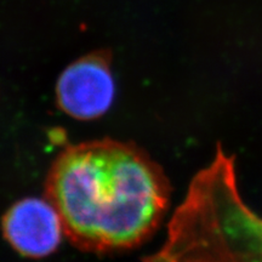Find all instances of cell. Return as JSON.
Listing matches in <instances>:
<instances>
[{"mask_svg":"<svg viewBox=\"0 0 262 262\" xmlns=\"http://www.w3.org/2000/svg\"><path fill=\"white\" fill-rule=\"evenodd\" d=\"M45 198L72 244L90 253L139 247L169 208L170 183L143 149L112 139L71 145L54 160Z\"/></svg>","mask_w":262,"mask_h":262,"instance_id":"1","label":"cell"},{"mask_svg":"<svg viewBox=\"0 0 262 262\" xmlns=\"http://www.w3.org/2000/svg\"><path fill=\"white\" fill-rule=\"evenodd\" d=\"M116 84L106 52H94L62 72L56 85L58 107L79 120L102 117L112 106Z\"/></svg>","mask_w":262,"mask_h":262,"instance_id":"3","label":"cell"},{"mask_svg":"<svg viewBox=\"0 0 262 262\" xmlns=\"http://www.w3.org/2000/svg\"><path fill=\"white\" fill-rule=\"evenodd\" d=\"M2 229L17 253L32 258L54 253L64 234L60 215L47 198H26L16 203L3 216Z\"/></svg>","mask_w":262,"mask_h":262,"instance_id":"4","label":"cell"},{"mask_svg":"<svg viewBox=\"0 0 262 262\" xmlns=\"http://www.w3.org/2000/svg\"><path fill=\"white\" fill-rule=\"evenodd\" d=\"M142 262H262V217L241 196L234 159L221 147L193 178L163 247Z\"/></svg>","mask_w":262,"mask_h":262,"instance_id":"2","label":"cell"}]
</instances>
